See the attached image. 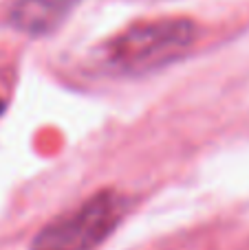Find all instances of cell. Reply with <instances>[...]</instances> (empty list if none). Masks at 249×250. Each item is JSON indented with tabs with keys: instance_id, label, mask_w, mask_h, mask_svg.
Segmentation results:
<instances>
[{
	"instance_id": "7a4b0ae2",
	"label": "cell",
	"mask_w": 249,
	"mask_h": 250,
	"mask_svg": "<svg viewBox=\"0 0 249 250\" xmlns=\"http://www.w3.org/2000/svg\"><path fill=\"white\" fill-rule=\"evenodd\" d=\"M122 217L124 198L113 189H104L44 226L31 242V250H95L117 229Z\"/></svg>"
},
{
	"instance_id": "3957f363",
	"label": "cell",
	"mask_w": 249,
	"mask_h": 250,
	"mask_svg": "<svg viewBox=\"0 0 249 250\" xmlns=\"http://www.w3.org/2000/svg\"><path fill=\"white\" fill-rule=\"evenodd\" d=\"M82 0H18L9 11L13 29L26 35L53 33Z\"/></svg>"
},
{
	"instance_id": "6da1fadb",
	"label": "cell",
	"mask_w": 249,
	"mask_h": 250,
	"mask_svg": "<svg viewBox=\"0 0 249 250\" xmlns=\"http://www.w3.org/2000/svg\"><path fill=\"white\" fill-rule=\"evenodd\" d=\"M197 26L185 18H157L128 26L108 42V60L122 70H150L174 62L192 46Z\"/></svg>"
},
{
	"instance_id": "277c9868",
	"label": "cell",
	"mask_w": 249,
	"mask_h": 250,
	"mask_svg": "<svg viewBox=\"0 0 249 250\" xmlns=\"http://www.w3.org/2000/svg\"><path fill=\"white\" fill-rule=\"evenodd\" d=\"M2 110H4V101H2V97H0V114H2Z\"/></svg>"
}]
</instances>
